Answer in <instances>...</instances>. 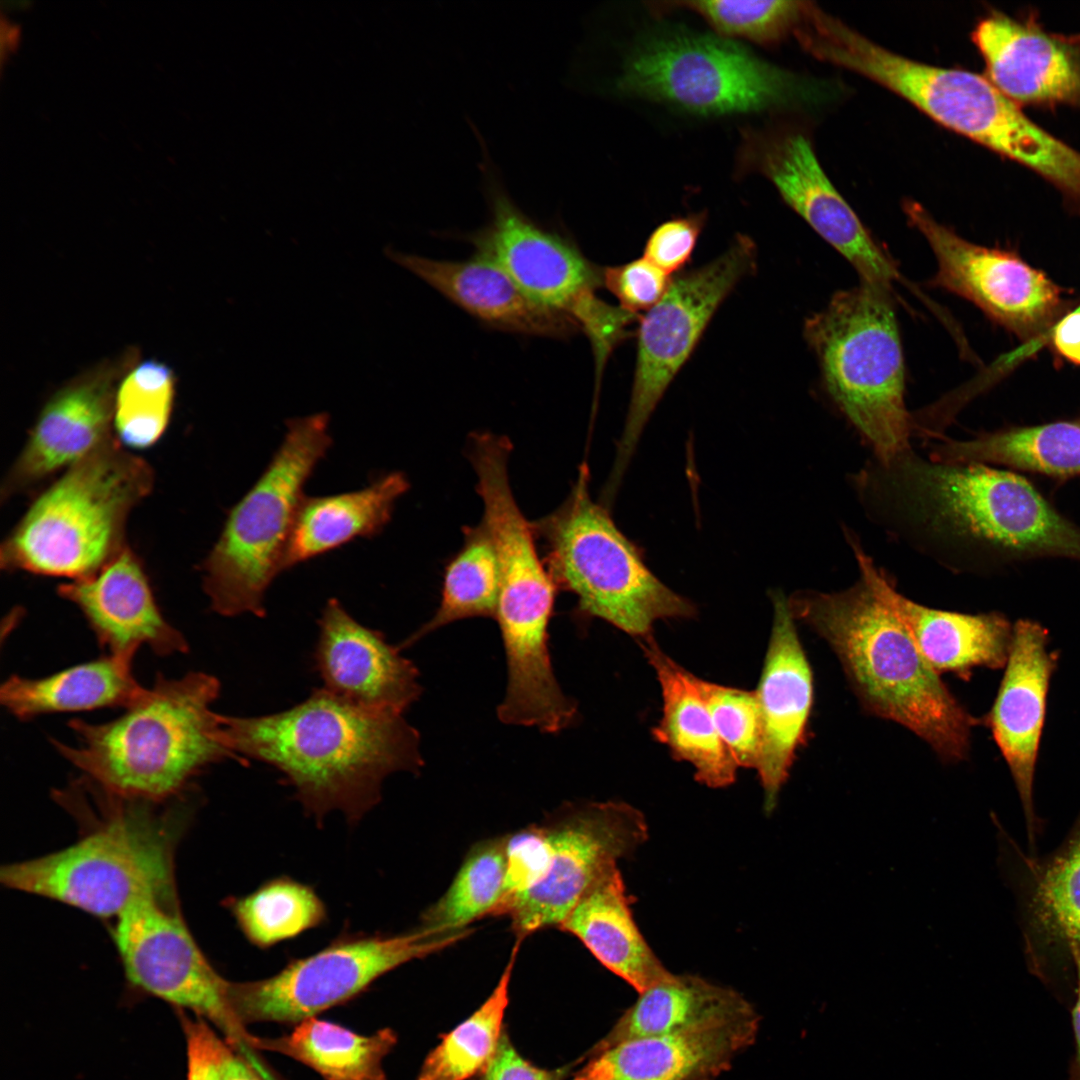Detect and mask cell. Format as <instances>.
Wrapping results in <instances>:
<instances>
[{"label": "cell", "instance_id": "6da1fadb", "mask_svg": "<svg viewBox=\"0 0 1080 1080\" xmlns=\"http://www.w3.org/2000/svg\"><path fill=\"white\" fill-rule=\"evenodd\" d=\"M227 747L277 769L317 817L339 810L357 820L380 799L384 779L423 767L420 736L402 715L352 706L323 688L278 713L220 714Z\"/></svg>", "mask_w": 1080, "mask_h": 1080}, {"label": "cell", "instance_id": "7a4b0ae2", "mask_svg": "<svg viewBox=\"0 0 1080 1080\" xmlns=\"http://www.w3.org/2000/svg\"><path fill=\"white\" fill-rule=\"evenodd\" d=\"M787 601L793 618L830 645L866 710L908 728L946 762L967 757L975 719L862 578L842 591H798Z\"/></svg>", "mask_w": 1080, "mask_h": 1080}, {"label": "cell", "instance_id": "3957f363", "mask_svg": "<svg viewBox=\"0 0 1080 1080\" xmlns=\"http://www.w3.org/2000/svg\"><path fill=\"white\" fill-rule=\"evenodd\" d=\"M218 679L190 672L158 675L117 718L104 723L73 720V745L52 740L59 754L89 780L116 796L160 801L182 791L210 765L239 760L226 745L212 704Z\"/></svg>", "mask_w": 1080, "mask_h": 1080}, {"label": "cell", "instance_id": "277c9868", "mask_svg": "<svg viewBox=\"0 0 1080 1080\" xmlns=\"http://www.w3.org/2000/svg\"><path fill=\"white\" fill-rule=\"evenodd\" d=\"M153 484L150 464L110 438L33 500L1 544L0 567L70 581L95 574L128 546V516Z\"/></svg>", "mask_w": 1080, "mask_h": 1080}, {"label": "cell", "instance_id": "5b68a950", "mask_svg": "<svg viewBox=\"0 0 1080 1080\" xmlns=\"http://www.w3.org/2000/svg\"><path fill=\"white\" fill-rule=\"evenodd\" d=\"M891 291L860 281L835 293L804 324L826 393L878 460L910 448L913 432Z\"/></svg>", "mask_w": 1080, "mask_h": 1080}, {"label": "cell", "instance_id": "8992f818", "mask_svg": "<svg viewBox=\"0 0 1080 1080\" xmlns=\"http://www.w3.org/2000/svg\"><path fill=\"white\" fill-rule=\"evenodd\" d=\"M533 526L545 544L544 561L557 588L576 597L582 616L601 619L640 640L652 635L658 620L696 615L689 599L650 570L608 507L592 499L586 465L565 501Z\"/></svg>", "mask_w": 1080, "mask_h": 1080}, {"label": "cell", "instance_id": "52a82bcc", "mask_svg": "<svg viewBox=\"0 0 1080 1080\" xmlns=\"http://www.w3.org/2000/svg\"><path fill=\"white\" fill-rule=\"evenodd\" d=\"M331 444L327 413L287 421L279 448L231 508L200 565L203 589L216 613L265 615V593L282 572L304 486Z\"/></svg>", "mask_w": 1080, "mask_h": 1080}, {"label": "cell", "instance_id": "ba28073f", "mask_svg": "<svg viewBox=\"0 0 1080 1080\" xmlns=\"http://www.w3.org/2000/svg\"><path fill=\"white\" fill-rule=\"evenodd\" d=\"M104 824L64 849L3 866L1 882L101 918H117L142 898L169 901L174 839L167 823L123 805Z\"/></svg>", "mask_w": 1080, "mask_h": 1080}, {"label": "cell", "instance_id": "9c48e42d", "mask_svg": "<svg viewBox=\"0 0 1080 1080\" xmlns=\"http://www.w3.org/2000/svg\"><path fill=\"white\" fill-rule=\"evenodd\" d=\"M617 87L702 115L761 112L817 96L815 86L731 38L685 32L643 43L627 59Z\"/></svg>", "mask_w": 1080, "mask_h": 1080}, {"label": "cell", "instance_id": "30bf717a", "mask_svg": "<svg viewBox=\"0 0 1080 1080\" xmlns=\"http://www.w3.org/2000/svg\"><path fill=\"white\" fill-rule=\"evenodd\" d=\"M490 219L466 236L477 254L498 265L532 299L572 318L592 347L613 341L624 313L597 297L603 268L577 244L526 215L506 191L489 159L482 165Z\"/></svg>", "mask_w": 1080, "mask_h": 1080}, {"label": "cell", "instance_id": "8fae6325", "mask_svg": "<svg viewBox=\"0 0 1080 1080\" xmlns=\"http://www.w3.org/2000/svg\"><path fill=\"white\" fill-rule=\"evenodd\" d=\"M756 264L754 241L738 235L720 256L672 279L662 299L640 318L631 397L606 496L614 498L653 411L717 309Z\"/></svg>", "mask_w": 1080, "mask_h": 1080}, {"label": "cell", "instance_id": "7c38bea8", "mask_svg": "<svg viewBox=\"0 0 1080 1080\" xmlns=\"http://www.w3.org/2000/svg\"><path fill=\"white\" fill-rule=\"evenodd\" d=\"M471 932L470 928L434 932L418 927L401 935L342 936L270 977L230 982V1003L245 1026L296 1024L354 998L393 969L437 953Z\"/></svg>", "mask_w": 1080, "mask_h": 1080}, {"label": "cell", "instance_id": "4fadbf2b", "mask_svg": "<svg viewBox=\"0 0 1080 1080\" xmlns=\"http://www.w3.org/2000/svg\"><path fill=\"white\" fill-rule=\"evenodd\" d=\"M112 936L131 984L205 1019L260 1074L274 1077L256 1049L258 1036L232 1009L230 981L211 965L168 901L146 897L133 902L116 918Z\"/></svg>", "mask_w": 1080, "mask_h": 1080}, {"label": "cell", "instance_id": "5bb4252c", "mask_svg": "<svg viewBox=\"0 0 1080 1080\" xmlns=\"http://www.w3.org/2000/svg\"><path fill=\"white\" fill-rule=\"evenodd\" d=\"M541 824L549 844L546 873L502 913L519 942L558 928L599 878L648 839L644 815L621 801L568 803Z\"/></svg>", "mask_w": 1080, "mask_h": 1080}, {"label": "cell", "instance_id": "9a60e30c", "mask_svg": "<svg viewBox=\"0 0 1080 1080\" xmlns=\"http://www.w3.org/2000/svg\"><path fill=\"white\" fill-rule=\"evenodd\" d=\"M557 589L537 560L513 558L501 568L494 619L507 664L506 689L497 707L504 724L558 733L576 719L577 705L557 681L548 646Z\"/></svg>", "mask_w": 1080, "mask_h": 1080}, {"label": "cell", "instance_id": "2e32d148", "mask_svg": "<svg viewBox=\"0 0 1080 1080\" xmlns=\"http://www.w3.org/2000/svg\"><path fill=\"white\" fill-rule=\"evenodd\" d=\"M738 168L768 178L783 200L855 269L860 281L892 290L907 285L889 253L874 239L823 171L809 139L777 128L742 131Z\"/></svg>", "mask_w": 1080, "mask_h": 1080}, {"label": "cell", "instance_id": "e0dca14e", "mask_svg": "<svg viewBox=\"0 0 1080 1080\" xmlns=\"http://www.w3.org/2000/svg\"><path fill=\"white\" fill-rule=\"evenodd\" d=\"M903 208L935 256L931 286L972 302L1020 336L1038 332L1053 319L1061 292L1043 272L1015 254L962 238L915 201H905Z\"/></svg>", "mask_w": 1080, "mask_h": 1080}, {"label": "cell", "instance_id": "ac0fdd59", "mask_svg": "<svg viewBox=\"0 0 1080 1080\" xmlns=\"http://www.w3.org/2000/svg\"><path fill=\"white\" fill-rule=\"evenodd\" d=\"M1005 836L1014 858L1029 969L1044 981L1056 970L1074 971V957L1080 955V814L1058 848L1044 857L1026 856Z\"/></svg>", "mask_w": 1080, "mask_h": 1080}, {"label": "cell", "instance_id": "d6986e66", "mask_svg": "<svg viewBox=\"0 0 1080 1080\" xmlns=\"http://www.w3.org/2000/svg\"><path fill=\"white\" fill-rule=\"evenodd\" d=\"M315 667L323 689L363 710L402 715L421 695L416 666L377 630L357 622L337 599L319 619Z\"/></svg>", "mask_w": 1080, "mask_h": 1080}, {"label": "cell", "instance_id": "ffe728a7", "mask_svg": "<svg viewBox=\"0 0 1080 1080\" xmlns=\"http://www.w3.org/2000/svg\"><path fill=\"white\" fill-rule=\"evenodd\" d=\"M112 368L72 380L43 406L29 436L4 477L3 502L31 491L115 436Z\"/></svg>", "mask_w": 1080, "mask_h": 1080}, {"label": "cell", "instance_id": "44dd1931", "mask_svg": "<svg viewBox=\"0 0 1080 1080\" xmlns=\"http://www.w3.org/2000/svg\"><path fill=\"white\" fill-rule=\"evenodd\" d=\"M1047 640V631L1036 622L1019 620L1014 625L1006 670L986 718L1014 779L1032 851L1041 826L1033 804L1035 764L1055 668Z\"/></svg>", "mask_w": 1080, "mask_h": 1080}, {"label": "cell", "instance_id": "7402d4cb", "mask_svg": "<svg viewBox=\"0 0 1080 1080\" xmlns=\"http://www.w3.org/2000/svg\"><path fill=\"white\" fill-rule=\"evenodd\" d=\"M773 625L756 690L762 719V747L757 772L767 812L774 809L789 776L813 700L812 671L799 640L787 598L772 595Z\"/></svg>", "mask_w": 1080, "mask_h": 1080}, {"label": "cell", "instance_id": "603a6c76", "mask_svg": "<svg viewBox=\"0 0 1080 1080\" xmlns=\"http://www.w3.org/2000/svg\"><path fill=\"white\" fill-rule=\"evenodd\" d=\"M57 591L81 611L108 654L134 658L142 646L161 656L188 650L185 637L162 615L143 563L129 546L95 574Z\"/></svg>", "mask_w": 1080, "mask_h": 1080}, {"label": "cell", "instance_id": "cb8c5ba5", "mask_svg": "<svg viewBox=\"0 0 1080 1080\" xmlns=\"http://www.w3.org/2000/svg\"><path fill=\"white\" fill-rule=\"evenodd\" d=\"M860 575L904 625L916 647L938 673L968 678L975 667L997 669L1008 659L1013 629L999 613L964 614L933 609L900 594L854 535L845 532Z\"/></svg>", "mask_w": 1080, "mask_h": 1080}, {"label": "cell", "instance_id": "d4e9b609", "mask_svg": "<svg viewBox=\"0 0 1080 1080\" xmlns=\"http://www.w3.org/2000/svg\"><path fill=\"white\" fill-rule=\"evenodd\" d=\"M973 40L990 82L1012 101L1080 106V37L993 14L976 26Z\"/></svg>", "mask_w": 1080, "mask_h": 1080}, {"label": "cell", "instance_id": "484cf974", "mask_svg": "<svg viewBox=\"0 0 1080 1080\" xmlns=\"http://www.w3.org/2000/svg\"><path fill=\"white\" fill-rule=\"evenodd\" d=\"M385 252L488 327L552 338H568L580 331L572 318L532 299L505 271L483 256L450 261L395 249Z\"/></svg>", "mask_w": 1080, "mask_h": 1080}, {"label": "cell", "instance_id": "4316f807", "mask_svg": "<svg viewBox=\"0 0 1080 1080\" xmlns=\"http://www.w3.org/2000/svg\"><path fill=\"white\" fill-rule=\"evenodd\" d=\"M758 1028L755 1014L624 1041L592 1055L572 1080H714L754 1042Z\"/></svg>", "mask_w": 1080, "mask_h": 1080}, {"label": "cell", "instance_id": "83f0119b", "mask_svg": "<svg viewBox=\"0 0 1080 1080\" xmlns=\"http://www.w3.org/2000/svg\"><path fill=\"white\" fill-rule=\"evenodd\" d=\"M577 937L608 970L638 993L671 975L640 932L619 869H610L558 927Z\"/></svg>", "mask_w": 1080, "mask_h": 1080}, {"label": "cell", "instance_id": "f1b7e54d", "mask_svg": "<svg viewBox=\"0 0 1080 1080\" xmlns=\"http://www.w3.org/2000/svg\"><path fill=\"white\" fill-rule=\"evenodd\" d=\"M638 641L662 692V718L653 736L674 758L689 762L700 783L711 788L732 784L738 765L717 732L694 675L666 655L653 635Z\"/></svg>", "mask_w": 1080, "mask_h": 1080}, {"label": "cell", "instance_id": "f546056e", "mask_svg": "<svg viewBox=\"0 0 1080 1080\" xmlns=\"http://www.w3.org/2000/svg\"><path fill=\"white\" fill-rule=\"evenodd\" d=\"M409 488L402 472H390L361 489L327 496H304L286 546L282 571L379 534L396 501Z\"/></svg>", "mask_w": 1080, "mask_h": 1080}, {"label": "cell", "instance_id": "4dcf8cb0", "mask_svg": "<svg viewBox=\"0 0 1080 1080\" xmlns=\"http://www.w3.org/2000/svg\"><path fill=\"white\" fill-rule=\"evenodd\" d=\"M755 1014L731 988L696 975L671 973L639 993L592 1055L624 1041L717 1026Z\"/></svg>", "mask_w": 1080, "mask_h": 1080}, {"label": "cell", "instance_id": "1f68e13d", "mask_svg": "<svg viewBox=\"0 0 1080 1080\" xmlns=\"http://www.w3.org/2000/svg\"><path fill=\"white\" fill-rule=\"evenodd\" d=\"M133 658L108 654L41 678L13 675L0 689L1 704L18 719L103 707L126 708L145 690Z\"/></svg>", "mask_w": 1080, "mask_h": 1080}, {"label": "cell", "instance_id": "d6a6232c", "mask_svg": "<svg viewBox=\"0 0 1080 1080\" xmlns=\"http://www.w3.org/2000/svg\"><path fill=\"white\" fill-rule=\"evenodd\" d=\"M929 459L952 464H1001L1056 478L1080 475V424L1059 421L1012 427L969 440L934 444Z\"/></svg>", "mask_w": 1080, "mask_h": 1080}, {"label": "cell", "instance_id": "836d02e7", "mask_svg": "<svg viewBox=\"0 0 1080 1080\" xmlns=\"http://www.w3.org/2000/svg\"><path fill=\"white\" fill-rule=\"evenodd\" d=\"M397 1043L391 1028L358 1034L327 1020L310 1017L278 1037H259L256 1049L292 1058L324 1080H387L385 1057Z\"/></svg>", "mask_w": 1080, "mask_h": 1080}, {"label": "cell", "instance_id": "e575fe53", "mask_svg": "<svg viewBox=\"0 0 1080 1080\" xmlns=\"http://www.w3.org/2000/svg\"><path fill=\"white\" fill-rule=\"evenodd\" d=\"M460 550L445 568L439 606L433 616L406 639L407 647L455 621L495 615L501 570L493 537L481 521L465 527Z\"/></svg>", "mask_w": 1080, "mask_h": 1080}, {"label": "cell", "instance_id": "d590c367", "mask_svg": "<svg viewBox=\"0 0 1080 1080\" xmlns=\"http://www.w3.org/2000/svg\"><path fill=\"white\" fill-rule=\"evenodd\" d=\"M520 944L516 941L490 996L470 1017L447 1033L427 1055L417 1080H470L484 1072L504 1032L509 983Z\"/></svg>", "mask_w": 1080, "mask_h": 1080}, {"label": "cell", "instance_id": "8d00e7d4", "mask_svg": "<svg viewBox=\"0 0 1080 1080\" xmlns=\"http://www.w3.org/2000/svg\"><path fill=\"white\" fill-rule=\"evenodd\" d=\"M506 841L507 835L476 843L446 892L422 914L419 928L456 931L492 916L504 893Z\"/></svg>", "mask_w": 1080, "mask_h": 1080}, {"label": "cell", "instance_id": "74e56055", "mask_svg": "<svg viewBox=\"0 0 1080 1080\" xmlns=\"http://www.w3.org/2000/svg\"><path fill=\"white\" fill-rule=\"evenodd\" d=\"M228 905L242 934L261 949L295 938L327 918L314 889L289 877L271 879Z\"/></svg>", "mask_w": 1080, "mask_h": 1080}, {"label": "cell", "instance_id": "f35d334b", "mask_svg": "<svg viewBox=\"0 0 1080 1080\" xmlns=\"http://www.w3.org/2000/svg\"><path fill=\"white\" fill-rule=\"evenodd\" d=\"M175 397V376L157 360H145L125 376L115 394L113 427L118 441L149 448L165 432Z\"/></svg>", "mask_w": 1080, "mask_h": 1080}, {"label": "cell", "instance_id": "ab89813d", "mask_svg": "<svg viewBox=\"0 0 1080 1080\" xmlns=\"http://www.w3.org/2000/svg\"><path fill=\"white\" fill-rule=\"evenodd\" d=\"M673 4L700 15L720 36L771 45L789 36L796 38L809 2L716 0Z\"/></svg>", "mask_w": 1080, "mask_h": 1080}, {"label": "cell", "instance_id": "60d3db41", "mask_svg": "<svg viewBox=\"0 0 1080 1080\" xmlns=\"http://www.w3.org/2000/svg\"><path fill=\"white\" fill-rule=\"evenodd\" d=\"M722 741L738 767L757 769L762 747V719L756 691L711 683L694 675Z\"/></svg>", "mask_w": 1080, "mask_h": 1080}, {"label": "cell", "instance_id": "b9f144b4", "mask_svg": "<svg viewBox=\"0 0 1080 1080\" xmlns=\"http://www.w3.org/2000/svg\"><path fill=\"white\" fill-rule=\"evenodd\" d=\"M186 1042V1080H268L205 1019L179 1011Z\"/></svg>", "mask_w": 1080, "mask_h": 1080}, {"label": "cell", "instance_id": "7bdbcfd3", "mask_svg": "<svg viewBox=\"0 0 1080 1080\" xmlns=\"http://www.w3.org/2000/svg\"><path fill=\"white\" fill-rule=\"evenodd\" d=\"M548 861L549 844L542 824L507 835L504 893L492 916H502L511 901L541 881Z\"/></svg>", "mask_w": 1080, "mask_h": 1080}, {"label": "cell", "instance_id": "ee69618b", "mask_svg": "<svg viewBox=\"0 0 1080 1080\" xmlns=\"http://www.w3.org/2000/svg\"><path fill=\"white\" fill-rule=\"evenodd\" d=\"M669 276L642 257L603 268V286L618 299L621 308L638 315L662 299L672 282Z\"/></svg>", "mask_w": 1080, "mask_h": 1080}, {"label": "cell", "instance_id": "f6af8a7d", "mask_svg": "<svg viewBox=\"0 0 1080 1080\" xmlns=\"http://www.w3.org/2000/svg\"><path fill=\"white\" fill-rule=\"evenodd\" d=\"M706 218L701 211L661 223L648 236L643 257L669 275L679 271L691 259Z\"/></svg>", "mask_w": 1080, "mask_h": 1080}, {"label": "cell", "instance_id": "bcb514c9", "mask_svg": "<svg viewBox=\"0 0 1080 1080\" xmlns=\"http://www.w3.org/2000/svg\"><path fill=\"white\" fill-rule=\"evenodd\" d=\"M560 1072L539 1068L524 1059L503 1032L482 1080H560Z\"/></svg>", "mask_w": 1080, "mask_h": 1080}, {"label": "cell", "instance_id": "7dc6e473", "mask_svg": "<svg viewBox=\"0 0 1080 1080\" xmlns=\"http://www.w3.org/2000/svg\"><path fill=\"white\" fill-rule=\"evenodd\" d=\"M1051 338L1058 352L1068 360L1080 365V312L1072 310L1054 327L1010 356V360L1024 357L1040 348L1044 339Z\"/></svg>", "mask_w": 1080, "mask_h": 1080}, {"label": "cell", "instance_id": "c3c4849f", "mask_svg": "<svg viewBox=\"0 0 1080 1080\" xmlns=\"http://www.w3.org/2000/svg\"><path fill=\"white\" fill-rule=\"evenodd\" d=\"M1076 979V1000L1073 1008V1026L1076 1039V1057L1073 1064L1072 1079L1080 1080V955L1073 960Z\"/></svg>", "mask_w": 1080, "mask_h": 1080}, {"label": "cell", "instance_id": "681fc988", "mask_svg": "<svg viewBox=\"0 0 1080 1080\" xmlns=\"http://www.w3.org/2000/svg\"><path fill=\"white\" fill-rule=\"evenodd\" d=\"M1073 310H1074V311H1077V312H1080V305H1078V306H1077V307H1076L1075 309H1073Z\"/></svg>", "mask_w": 1080, "mask_h": 1080}, {"label": "cell", "instance_id": "f907efd6", "mask_svg": "<svg viewBox=\"0 0 1080 1080\" xmlns=\"http://www.w3.org/2000/svg\"><path fill=\"white\" fill-rule=\"evenodd\" d=\"M1077 422L1080 424V419Z\"/></svg>", "mask_w": 1080, "mask_h": 1080}]
</instances>
